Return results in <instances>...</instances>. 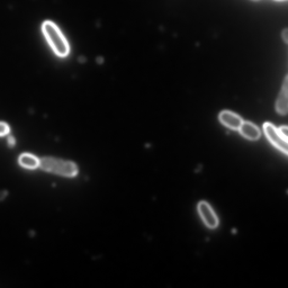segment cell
<instances>
[{
    "label": "cell",
    "instance_id": "6da1fadb",
    "mask_svg": "<svg viewBox=\"0 0 288 288\" xmlns=\"http://www.w3.org/2000/svg\"><path fill=\"white\" fill-rule=\"evenodd\" d=\"M42 30L48 42L55 53L61 57H64L69 53V46L63 35L52 22L45 21Z\"/></svg>",
    "mask_w": 288,
    "mask_h": 288
},
{
    "label": "cell",
    "instance_id": "7a4b0ae2",
    "mask_svg": "<svg viewBox=\"0 0 288 288\" xmlns=\"http://www.w3.org/2000/svg\"><path fill=\"white\" fill-rule=\"evenodd\" d=\"M39 166L44 171L67 178L75 177L78 173V168L74 163L53 158H42L39 161Z\"/></svg>",
    "mask_w": 288,
    "mask_h": 288
},
{
    "label": "cell",
    "instance_id": "3957f363",
    "mask_svg": "<svg viewBox=\"0 0 288 288\" xmlns=\"http://www.w3.org/2000/svg\"><path fill=\"white\" fill-rule=\"evenodd\" d=\"M263 129L270 142L285 154H287V142L280 135L278 129L270 123L264 124Z\"/></svg>",
    "mask_w": 288,
    "mask_h": 288
},
{
    "label": "cell",
    "instance_id": "277c9868",
    "mask_svg": "<svg viewBox=\"0 0 288 288\" xmlns=\"http://www.w3.org/2000/svg\"><path fill=\"white\" fill-rule=\"evenodd\" d=\"M197 210L200 216L207 227L216 229L219 224V220L216 214L211 206L206 202H201L197 206Z\"/></svg>",
    "mask_w": 288,
    "mask_h": 288
},
{
    "label": "cell",
    "instance_id": "5b68a950",
    "mask_svg": "<svg viewBox=\"0 0 288 288\" xmlns=\"http://www.w3.org/2000/svg\"><path fill=\"white\" fill-rule=\"evenodd\" d=\"M219 120L225 126L235 130L239 129L242 123L241 118L239 116L228 111L221 112L219 115Z\"/></svg>",
    "mask_w": 288,
    "mask_h": 288
},
{
    "label": "cell",
    "instance_id": "8992f818",
    "mask_svg": "<svg viewBox=\"0 0 288 288\" xmlns=\"http://www.w3.org/2000/svg\"><path fill=\"white\" fill-rule=\"evenodd\" d=\"M288 82L286 76L283 88L280 94L276 104V110L281 115H286L287 113Z\"/></svg>",
    "mask_w": 288,
    "mask_h": 288
},
{
    "label": "cell",
    "instance_id": "52a82bcc",
    "mask_svg": "<svg viewBox=\"0 0 288 288\" xmlns=\"http://www.w3.org/2000/svg\"><path fill=\"white\" fill-rule=\"evenodd\" d=\"M239 130L242 136L251 140H256L260 137L259 128L249 122H242Z\"/></svg>",
    "mask_w": 288,
    "mask_h": 288
},
{
    "label": "cell",
    "instance_id": "ba28073f",
    "mask_svg": "<svg viewBox=\"0 0 288 288\" xmlns=\"http://www.w3.org/2000/svg\"><path fill=\"white\" fill-rule=\"evenodd\" d=\"M19 162L21 166L28 169H35L39 165V161L38 158L30 154L21 155Z\"/></svg>",
    "mask_w": 288,
    "mask_h": 288
},
{
    "label": "cell",
    "instance_id": "9c48e42d",
    "mask_svg": "<svg viewBox=\"0 0 288 288\" xmlns=\"http://www.w3.org/2000/svg\"><path fill=\"white\" fill-rule=\"evenodd\" d=\"M9 127L7 124L0 122V136H4L9 132Z\"/></svg>",
    "mask_w": 288,
    "mask_h": 288
},
{
    "label": "cell",
    "instance_id": "30bf717a",
    "mask_svg": "<svg viewBox=\"0 0 288 288\" xmlns=\"http://www.w3.org/2000/svg\"><path fill=\"white\" fill-rule=\"evenodd\" d=\"M278 131L281 136L287 142V127L282 126L279 128Z\"/></svg>",
    "mask_w": 288,
    "mask_h": 288
},
{
    "label": "cell",
    "instance_id": "8fae6325",
    "mask_svg": "<svg viewBox=\"0 0 288 288\" xmlns=\"http://www.w3.org/2000/svg\"><path fill=\"white\" fill-rule=\"evenodd\" d=\"M282 38H283V40L286 43L288 42V31L287 29H285L283 32H282Z\"/></svg>",
    "mask_w": 288,
    "mask_h": 288
},
{
    "label": "cell",
    "instance_id": "7c38bea8",
    "mask_svg": "<svg viewBox=\"0 0 288 288\" xmlns=\"http://www.w3.org/2000/svg\"><path fill=\"white\" fill-rule=\"evenodd\" d=\"M8 193L6 191H0V201L3 200L7 196Z\"/></svg>",
    "mask_w": 288,
    "mask_h": 288
},
{
    "label": "cell",
    "instance_id": "4fadbf2b",
    "mask_svg": "<svg viewBox=\"0 0 288 288\" xmlns=\"http://www.w3.org/2000/svg\"><path fill=\"white\" fill-rule=\"evenodd\" d=\"M8 143L10 146H13L15 144V140L13 137H10L8 139Z\"/></svg>",
    "mask_w": 288,
    "mask_h": 288
},
{
    "label": "cell",
    "instance_id": "5bb4252c",
    "mask_svg": "<svg viewBox=\"0 0 288 288\" xmlns=\"http://www.w3.org/2000/svg\"><path fill=\"white\" fill-rule=\"evenodd\" d=\"M276 1L283 2V1H286V0H276Z\"/></svg>",
    "mask_w": 288,
    "mask_h": 288
},
{
    "label": "cell",
    "instance_id": "9a60e30c",
    "mask_svg": "<svg viewBox=\"0 0 288 288\" xmlns=\"http://www.w3.org/2000/svg\"><path fill=\"white\" fill-rule=\"evenodd\" d=\"M253 1H258V0H253Z\"/></svg>",
    "mask_w": 288,
    "mask_h": 288
}]
</instances>
